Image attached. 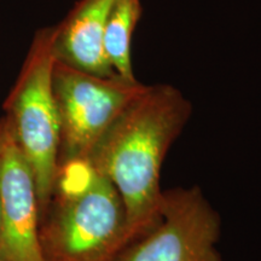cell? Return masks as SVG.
Segmentation results:
<instances>
[{
    "label": "cell",
    "instance_id": "cell-1",
    "mask_svg": "<svg viewBox=\"0 0 261 261\" xmlns=\"http://www.w3.org/2000/svg\"><path fill=\"white\" fill-rule=\"evenodd\" d=\"M191 113L190 100L175 86L145 85L86 159L121 196L126 208V247L161 223V168Z\"/></svg>",
    "mask_w": 261,
    "mask_h": 261
},
{
    "label": "cell",
    "instance_id": "cell-2",
    "mask_svg": "<svg viewBox=\"0 0 261 261\" xmlns=\"http://www.w3.org/2000/svg\"><path fill=\"white\" fill-rule=\"evenodd\" d=\"M126 233V208L113 182L87 160L60 166L39 214L42 260L116 261Z\"/></svg>",
    "mask_w": 261,
    "mask_h": 261
},
{
    "label": "cell",
    "instance_id": "cell-3",
    "mask_svg": "<svg viewBox=\"0 0 261 261\" xmlns=\"http://www.w3.org/2000/svg\"><path fill=\"white\" fill-rule=\"evenodd\" d=\"M55 39L56 25L38 31L4 104L6 119L34 175L39 214L50 200L60 168V117L52 87Z\"/></svg>",
    "mask_w": 261,
    "mask_h": 261
},
{
    "label": "cell",
    "instance_id": "cell-4",
    "mask_svg": "<svg viewBox=\"0 0 261 261\" xmlns=\"http://www.w3.org/2000/svg\"><path fill=\"white\" fill-rule=\"evenodd\" d=\"M145 84L99 76L55 62L52 87L60 117L58 166L86 160L109 126Z\"/></svg>",
    "mask_w": 261,
    "mask_h": 261
},
{
    "label": "cell",
    "instance_id": "cell-5",
    "mask_svg": "<svg viewBox=\"0 0 261 261\" xmlns=\"http://www.w3.org/2000/svg\"><path fill=\"white\" fill-rule=\"evenodd\" d=\"M161 215V223L116 261H223L217 248L220 215L200 187L163 190Z\"/></svg>",
    "mask_w": 261,
    "mask_h": 261
},
{
    "label": "cell",
    "instance_id": "cell-6",
    "mask_svg": "<svg viewBox=\"0 0 261 261\" xmlns=\"http://www.w3.org/2000/svg\"><path fill=\"white\" fill-rule=\"evenodd\" d=\"M35 179L9 123L0 158V259L44 261Z\"/></svg>",
    "mask_w": 261,
    "mask_h": 261
},
{
    "label": "cell",
    "instance_id": "cell-7",
    "mask_svg": "<svg viewBox=\"0 0 261 261\" xmlns=\"http://www.w3.org/2000/svg\"><path fill=\"white\" fill-rule=\"evenodd\" d=\"M115 0H80L56 25V60L99 76L114 73L104 54V34Z\"/></svg>",
    "mask_w": 261,
    "mask_h": 261
},
{
    "label": "cell",
    "instance_id": "cell-8",
    "mask_svg": "<svg viewBox=\"0 0 261 261\" xmlns=\"http://www.w3.org/2000/svg\"><path fill=\"white\" fill-rule=\"evenodd\" d=\"M140 0H115L104 34V54L114 73L136 80L132 64V38L142 17Z\"/></svg>",
    "mask_w": 261,
    "mask_h": 261
},
{
    "label": "cell",
    "instance_id": "cell-9",
    "mask_svg": "<svg viewBox=\"0 0 261 261\" xmlns=\"http://www.w3.org/2000/svg\"><path fill=\"white\" fill-rule=\"evenodd\" d=\"M8 129H9V121L8 119H6V116L0 117V158H2L3 149H4Z\"/></svg>",
    "mask_w": 261,
    "mask_h": 261
},
{
    "label": "cell",
    "instance_id": "cell-10",
    "mask_svg": "<svg viewBox=\"0 0 261 261\" xmlns=\"http://www.w3.org/2000/svg\"><path fill=\"white\" fill-rule=\"evenodd\" d=\"M0 261H3V260H2V259H0Z\"/></svg>",
    "mask_w": 261,
    "mask_h": 261
}]
</instances>
